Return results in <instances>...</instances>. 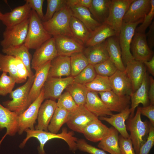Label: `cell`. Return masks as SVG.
<instances>
[{
  "instance_id": "obj_47",
  "label": "cell",
  "mask_w": 154,
  "mask_h": 154,
  "mask_svg": "<svg viewBox=\"0 0 154 154\" xmlns=\"http://www.w3.org/2000/svg\"><path fill=\"white\" fill-rule=\"evenodd\" d=\"M151 9L149 12L144 18L141 24L136 28L135 32L145 33L146 30L152 23L154 17V0H151Z\"/></svg>"
},
{
  "instance_id": "obj_39",
  "label": "cell",
  "mask_w": 154,
  "mask_h": 154,
  "mask_svg": "<svg viewBox=\"0 0 154 154\" xmlns=\"http://www.w3.org/2000/svg\"><path fill=\"white\" fill-rule=\"evenodd\" d=\"M70 76L74 77L89 64L88 59L83 52L74 53L70 56Z\"/></svg>"
},
{
  "instance_id": "obj_55",
  "label": "cell",
  "mask_w": 154,
  "mask_h": 154,
  "mask_svg": "<svg viewBox=\"0 0 154 154\" xmlns=\"http://www.w3.org/2000/svg\"><path fill=\"white\" fill-rule=\"evenodd\" d=\"M149 89L148 91V96L150 100V104L154 105V80L150 76L149 77Z\"/></svg>"
},
{
  "instance_id": "obj_24",
  "label": "cell",
  "mask_w": 154,
  "mask_h": 154,
  "mask_svg": "<svg viewBox=\"0 0 154 154\" xmlns=\"http://www.w3.org/2000/svg\"><path fill=\"white\" fill-rule=\"evenodd\" d=\"M84 106L96 116H105L113 114L112 112L107 108L99 97L98 92L89 91L88 92Z\"/></svg>"
},
{
  "instance_id": "obj_35",
  "label": "cell",
  "mask_w": 154,
  "mask_h": 154,
  "mask_svg": "<svg viewBox=\"0 0 154 154\" xmlns=\"http://www.w3.org/2000/svg\"><path fill=\"white\" fill-rule=\"evenodd\" d=\"M8 73L17 84L22 83L17 74L15 57L0 53V72Z\"/></svg>"
},
{
  "instance_id": "obj_51",
  "label": "cell",
  "mask_w": 154,
  "mask_h": 154,
  "mask_svg": "<svg viewBox=\"0 0 154 154\" xmlns=\"http://www.w3.org/2000/svg\"><path fill=\"white\" fill-rule=\"evenodd\" d=\"M15 57L18 75L22 83L25 81L27 78L30 77L29 74L22 61L18 58Z\"/></svg>"
},
{
  "instance_id": "obj_17",
  "label": "cell",
  "mask_w": 154,
  "mask_h": 154,
  "mask_svg": "<svg viewBox=\"0 0 154 154\" xmlns=\"http://www.w3.org/2000/svg\"><path fill=\"white\" fill-rule=\"evenodd\" d=\"M31 10L28 3L26 2L23 5L15 8L10 12L2 13L0 21L7 27L13 26L28 19Z\"/></svg>"
},
{
  "instance_id": "obj_16",
  "label": "cell",
  "mask_w": 154,
  "mask_h": 154,
  "mask_svg": "<svg viewBox=\"0 0 154 154\" xmlns=\"http://www.w3.org/2000/svg\"><path fill=\"white\" fill-rule=\"evenodd\" d=\"M100 98L108 109L111 112H120L129 106L130 96L118 95L112 90L99 92Z\"/></svg>"
},
{
  "instance_id": "obj_49",
  "label": "cell",
  "mask_w": 154,
  "mask_h": 154,
  "mask_svg": "<svg viewBox=\"0 0 154 154\" xmlns=\"http://www.w3.org/2000/svg\"><path fill=\"white\" fill-rule=\"evenodd\" d=\"M119 144L121 154H136L130 139L119 136Z\"/></svg>"
},
{
  "instance_id": "obj_19",
  "label": "cell",
  "mask_w": 154,
  "mask_h": 154,
  "mask_svg": "<svg viewBox=\"0 0 154 154\" xmlns=\"http://www.w3.org/2000/svg\"><path fill=\"white\" fill-rule=\"evenodd\" d=\"M109 78L112 90L116 94L130 96L133 93L131 82L125 71L117 70Z\"/></svg>"
},
{
  "instance_id": "obj_37",
  "label": "cell",
  "mask_w": 154,
  "mask_h": 154,
  "mask_svg": "<svg viewBox=\"0 0 154 154\" xmlns=\"http://www.w3.org/2000/svg\"><path fill=\"white\" fill-rule=\"evenodd\" d=\"M70 26L74 37L84 45L90 33L87 28L82 22L72 16Z\"/></svg>"
},
{
  "instance_id": "obj_40",
  "label": "cell",
  "mask_w": 154,
  "mask_h": 154,
  "mask_svg": "<svg viewBox=\"0 0 154 154\" xmlns=\"http://www.w3.org/2000/svg\"><path fill=\"white\" fill-rule=\"evenodd\" d=\"M84 85L89 91L99 92L112 90L109 77L98 74L91 82Z\"/></svg>"
},
{
  "instance_id": "obj_14",
  "label": "cell",
  "mask_w": 154,
  "mask_h": 154,
  "mask_svg": "<svg viewBox=\"0 0 154 154\" xmlns=\"http://www.w3.org/2000/svg\"><path fill=\"white\" fill-rule=\"evenodd\" d=\"M58 55L70 56L75 53L83 52L84 44L76 38L66 36L53 37Z\"/></svg>"
},
{
  "instance_id": "obj_38",
  "label": "cell",
  "mask_w": 154,
  "mask_h": 154,
  "mask_svg": "<svg viewBox=\"0 0 154 154\" xmlns=\"http://www.w3.org/2000/svg\"><path fill=\"white\" fill-rule=\"evenodd\" d=\"M69 112L57 107L48 125V130L51 133H57L62 125L66 123Z\"/></svg>"
},
{
  "instance_id": "obj_50",
  "label": "cell",
  "mask_w": 154,
  "mask_h": 154,
  "mask_svg": "<svg viewBox=\"0 0 154 154\" xmlns=\"http://www.w3.org/2000/svg\"><path fill=\"white\" fill-rule=\"evenodd\" d=\"M25 2L28 3L32 9L34 10L42 21L43 19L44 15L42 7L44 0H26Z\"/></svg>"
},
{
  "instance_id": "obj_2",
  "label": "cell",
  "mask_w": 154,
  "mask_h": 154,
  "mask_svg": "<svg viewBox=\"0 0 154 154\" xmlns=\"http://www.w3.org/2000/svg\"><path fill=\"white\" fill-rule=\"evenodd\" d=\"M72 16L70 7L66 4L56 12L50 20L42 21V24L46 30L52 37L62 36L74 38L70 26Z\"/></svg>"
},
{
  "instance_id": "obj_48",
  "label": "cell",
  "mask_w": 154,
  "mask_h": 154,
  "mask_svg": "<svg viewBox=\"0 0 154 154\" xmlns=\"http://www.w3.org/2000/svg\"><path fill=\"white\" fill-rule=\"evenodd\" d=\"M154 145V127L150 123L146 140L141 147L138 154H149Z\"/></svg>"
},
{
  "instance_id": "obj_1",
  "label": "cell",
  "mask_w": 154,
  "mask_h": 154,
  "mask_svg": "<svg viewBox=\"0 0 154 154\" xmlns=\"http://www.w3.org/2000/svg\"><path fill=\"white\" fill-rule=\"evenodd\" d=\"M27 135L25 138L19 145L20 148H23L28 140L31 137L36 138L39 141L40 146L38 148L39 154H46L44 149L45 144L49 140L55 138L62 139L68 145L70 150L73 152L77 149V138L74 136L73 133L68 131L66 127L62 129L60 133H54L43 130H32L29 129H25Z\"/></svg>"
},
{
  "instance_id": "obj_36",
  "label": "cell",
  "mask_w": 154,
  "mask_h": 154,
  "mask_svg": "<svg viewBox=\"0 0 154 154\" xmlns=\"http://www.w3.org/2000/svg\"><path fill=\"white\" fill-rule=\"evenodd\" d=\"M78 106H84L89 91L84 84L74 82L66 88Z\"/></svg>"
},
{
  "instance_id": "obj_7",
  "label": "cell",
  "mask_w": 154,
  "mask_h": 154,
  "mask_svg": "<svg viewBox=\"0 0 154 154\" xmlns=\"http://www.w3.org/2000/svg\"><path fill=\"white\" fill-rule=\"evenodd\" d=\"M143 19L137 22L126 23L123 22L118 36L122 59L124 65L134 60L130 51V45L136 28Z\"/></svg>"
},
{
  "instance_id": "obj_18",
  "label": "cell",
  "mask_w": 154,
  "mask_h": 154,
  "mask_svg": "<svg viewBox=\"0 0 154 154\" xmlns=\"http://www.w3.org/2000/svg\"><path fill=\"white\" fill-rule=\"evenodd\" d=\"M19 115L0 104V131L5 128L6 132L0 141L1 143L7 135H15L18 131Z\"/></svg>"
},
{
  "instance_id": "obj_26",
  "label": "cell",
  "mask_w": 154,
  "mask_h": 154,
  "mask_svg": "<svg viewBox=\"0 0 154 154\" xmlns=\"http://www.w3.org/2000/svg\"><path fill=\"white\" fill-rule=\"evenodd\" d=\"M110 128L103 124L98 118L90 123L82 133L88 140L93 142L100 141L108 133Z\"/></svg>"
},
{
  "instance_id": "obj_33",
  "label": "cell",
  "mask_w": 154,
  "mask_h": 154,
  "mask_svg": "<svg viewBox=\"0 0 154 154\" xmlns=\"http://www.w3.org/2000/svg\"><path fill=\"white\" fill-rule=\"evenodd\" d=\"M29 49L24 44L20 46L2 49V52L6 54L11 55L20 59L25 65L29 74L30 77L34 74L31 70V56Z\"/></svg>"
},
{
  "instance_id": "obj_29",
  "label": "cell",
  "mask_w": 154,
  "mask_h": 154,
  "mask_svg": "<svg viewBox=\"0 0 154 154\" xmlns=\"http://www.w3.org/2000/svg\"><path fill=\"white\" fill-rule=\"evenodd\" d=\"M83 52L87 58L89 64L93 65L109 58L105 41L99 44L87 46Z\"/></svg>"
},
{
  "instance_id": "obj_30",
  "label": "cell",
  "mask_w": 154,
  "mask_h": 154,
  "mask_svg": "<svg viewBox=\"0 0 154 154\" xmlns=\"http://www.w3.org/2000/svg\"><path fill=\"white\" fill-rule=\"evenodd\" d=\"M105 41L109 58L114 63L118 70L125 71V67L122 59L118 36L109 37Z\"/></svg>"
},
{
  "instance_id": "obj_11",
  "label": "cell",
  "mask_w": 154,
  "mask_h": 154,
  "mask_svg": "<svg viewBox=\"0 0 154 154\" xmlns=\"http://www.w3.org/2000/svg\"><path fill=\"white\" fill-rule=\"evenodd\" d=\"M74 82V77L48 78L43 87L44 99L55 101L62 94L64 90Z\"/></svg>"
},
{
  "instance_id": "obj_25",
  "label": "cell",
  "mask_w": 154,
  "mask_h": 154,
  "mask_svg": "<svg viewBox=\"0 0 154 154\" xmlns=\"http://www.w3.org/2000/svg\"><path fill=\"white\" fill-rule=\"evenodd\" d=\"M149 84V77L146 72L141 85L130 96L131 103L130 117L133 116L135 109L140 104H141L143 107L148 106L149 102L148 96Z\"/></svg>"
},
{
  "instance_id": "obj_54",
  "label": "cell",
  "mask_w": 154,
  "mask_h": 154,
  "mask_svg": "<svg viewBox=\"0 0 154 154\" xmlns=\"http://www.w3.org/2000/svg\"><path fill=\"white\" fill-rule=\"evenodd\" d=\"M148 44L150 49L154 46V22H152L149 26V31L146 34Z\"/></svg>"
},
{
  "instance_id": "obj_21",
  "label": "cell",
  "mask_w": 154,
  "mask_h": 154,
  "mask_svg": "<svg viewBox=\"0 0 154 154\" xmlns=\"http://www.w3.org/2000/svg\"><path fill=\"white\" fill-rule=\"evenodd\" d=\"M125 72L131 81L133 93L139 87L143 80L146 72L144 64L142 62L132 60L126 64Z\"/></svg>"
},
{
  "instance_id": "obj_45",
  "label": "cell",
  "mask_w": 154,
  "mask_h": 154,
  "mask_svg": "<svg viewBox=\"0 0 154 154\" xmlns=\"http://www.w3.org/2000/svg\"><path fill=\"white\" fill-rule=\"evenodd\" d=\"M66 0H47V7L42 22L47 21L51 19L56 12L66 4Z\"/></svg>"
},
{
  "instance_id": "obj_28",
  "label": "cell",
  "mask_w": 154,
  "mask_h": 154,
  "mask_svg": "<svg viewBox=\"0 0 154 154\" xmlns=\"http://www.w3.org/2000/svg\"><path fill=\"white\" fill-rule=\"evenodd\" d=\"M115 36H118L110 25L104 22L90 33L84 45L87 47L99 44L105 41L108 38Z\"/></svg>"
},
{
  "instance_id": "obj_41",
  "label": "cell",
  "mask_w": 154,
  "mask_h": 154,
  "mask_svg": "<svg viewBox=\"0 0 154 154\" xmlns=\"http://www.w3.org/2000/svg\"><path fill=\"white\" fill-rule=\"evenodd\" d=\"M97 74L94 65L89 64L78 74L74 77V82L85 84L93 81Z\"/></svg>"
},
{
  "instance_id": "obj_34",
  "label": "cell",
  "mask_w": 154,
  "mask_h": 154,
  "mask_svg": "<svg viewBox=\"0 0 154 154\" xmlns=\"http://www.w3.org/2000/svg\"><path fill=\"white\" fill-rule=\"evenodd\" d=\"M110 0H92L89 9L94 18L102 24L105 21L109 12Z\"/></svg>"
},
{
  "instance_id": "obj_13",
  "label": "cell",
  "mask_w": 154,
  "mask_h": 154,
  "mask_svg": "<svg viewBox=\"0 0 154 154\" xmlns=\"http://www.w3.org/2000/svg\"><path fill=\"white\" fill-rule=\"evenodd\" d=\"M131 54L134 60L144 62L150 60L153 52L148 44L145 33L135 32L130 45Z\"/></svg>"
},
{
  "instance_id": "obj_27",
  "label": "cell",
  "mask_w": 154,
  "mask_h": 154,
  "mask_svg": "<svg viewBox=\"0 0 154 154\" xmlns=\"http://www.w3.org/2000/svg\"><path fill=\"white\" fill-rule=\"evenodd\" d=\"M131 112L130 108L128 106L119 113L113 114L109 117H101L100 119L112 125L123 137L129 138V135L127 130L125 121L128 119Z\"/></svg>"
},
{
  "instance_id": "obj_15",
  "label": "cell",
  "mask_w": 154,
  "mask_h": 154,
  "mask_svg": "<svg viewBox=\"0 0 154 154\" xmlns=\"http://www.w3.org/2000/svg\"><path fill=\"white\" fill-rule=\"evenodd\" d=\"M151 7V0H134L125 13L123 22L132 23L143 19Z\"/></svg>"
},
{
  "instance_id": "obj_52",
  "label": "cell",
  "mask_w": 154,
  "mask_h": 154,
  "mask_svg": "<svg viewBox=\"0 0 154 154\" xmlns=\"http://www.w3.org/2000/svg\"><path fill=\"white\" fill-rule=\"evenodd\" d=\"M141 114L147 117L149 119L150 124L154 126V105L150 104L140 107Z\"/></svg>"
},
{
  "instance_id": "obj_53",
  "label": "cell",
  "mask_w": 154,
  "mask_h": 154,
  "mask_svg": "<svg viewBox=\"0 0 154 154\" xmlns=\"http://www.w3.org/2000/svg\"><path fill=\"white\" fill-rule=\"evenodd\" d=\"M92 0H66V4L69 7L78 6L89 9L91 6Z\"/></svg>"
},
{
  "instance_id": "obj_8",
  "label": "cell",
  "mask_w": 154,
  "mask_h": 154,
  "mask_svg": "<svg viewBox=\"0 0 154 154\" xmlns=\"http://www.w3.org/2000/svg\"><path fill=\"white\" fill-rule=\"evenodd\" d=\"M134 0H112L109 8L108 16L104 22L110 25L119 36L123 18Z\"/></svg>"
},
{
  "instance_id": "obj_23",
  "label": "cell",
  "mask_w": 154,
  "mask_h": 154,
  "mask_svg": "<svg viewBox=\"0 0 154 154\" xmlns=\"http://www.w3.org/2000/svg\"><path fill=\"white\" fill-rule=\"evenodd\" d=\"M71 70L70 56L58 55L51 61L48 78L69 76Z\"/></svg>"
},
{
  "instance_id": "obj_6",
  "label": "cell",
  "mask_w": 154,
  "mask_h": 154,
  "mask_svg": "<svg viewBox=\"0 0 154 154\" xmlns=\"http://www.w3.org/2000/svg\"><path fill=\"white\" fill-rule=\"evenodd\" d=\"M29 19L22 23L10 27H6L0 42L2 49L20 46L25 41L28 32Z\"/></svg>"
},
{
  "instance_id": "obj_3",
  "label": "cell",
  "mask_w": 154,
  "mask_h": 154,
  "mask_svg": "<svg viewBox=\"0 0 154 154\" xmlns=\"http://www.w3.org/2000/svg\"><path fill=\"white\" fill-rule=\"evenodd\" d=\"M29 20L28 32L24 44L29 49L36 50L52 37L45 29L41 20L33 9Z\"/></svg>"
},
{
  "instance_id": "obj_4",
  "label": "cell",
  "mask_w": 154,
  "mask_h": 154,
  "mask_svg": "<svg viewBox=\"0 0 154 154\" xmlns=\"http://www.w3.org/2000/svg\"><path fill=\"white\" fill-rule=\"evenodd\" d=\"M35 76L29 77L26 82L9 94L11 100L3 102V106L19 115L25 111L31 104L29 100V93Z\"/></svg>"
},
{
  "instance_id": "obj_57",
  "label": "cell",
  "mask_w": 154,
  "mask_h": 154,
  "mask_svg": "<svg viewBox=\"0 0 154 154\" xmlns=\"http://www.w3.org/2000/svg\"><path fill=\"white\" fill-rule=\"evenodd\" d=\"M2 13L0 12V17H1V16L2 14Z\"/></svg>"
},
{
  "instance_id": "obj_56",
  "label": "cell",
  "mask_w": 154,
  "mask_h": 154,
  "mask_svg": "<svg viewBox=\"0 0 154 154\" xmlns=\"http://www.w3.org/2000/svg\"><path fill=\"white\" fill-rule=\"evenodd\" d=\"M147 67L149 72L153 76H154V56L152 57L149 60L143 62Z\"/></svg>"
},
{
  "instance_id": "obj_43",
  "label": "cell",
  "mask_w": 154,
  "mask_h": 154,
  "mask_svg": "<svg viewBox=\"0 0 154 154\" xmlns=\"http://www.w3.org/2000/svg\"><path fill=\"white\" fill-rule=\"evenodd\" d=\"M16 83L15 80L7 75V73L2 72L0 76V96H5L10 94Z\"/></svg>"
},
{
  "instance_id": "obj_44",
  "label": "cell",
  "mask_w": 154,
  "mask_h": 154,
  "mask_svg": "<svg viewBox=\"0 0 154 154\" xmlns=\"http://www.w3.org/2000/svg\"><path fill=\"white\" fill-rule=\"evenodd\" d=\"M56 103L57 107L63 108L69 112L74 111L78 107L67 91L62 94L58 99Z\"/></svg>"
},
{
  "instance_id": "obj_42",
  "label": "cell",
  "mask_w": 154,
  "mask_h": 154,
  "mask_svg": "<svg viewBox=\"0 0 154 154\" xmlns=\"http://www.w3.org/2000/svg\"><path fill=\"white\" fill-rule=\"evenodd\" d=\"M94 66L97 74L108 77L113 74L118 70L110 58Z\"/></svg>"
},
{
  "instance_id": "obj_5",
  "label": "cell",
  "mask_w": 154,
  "mask_h": 154,
  "mask_svg": "<svg viewBox=\"0 0 154 154\" xmlns=\"http://www.w3.org/2000/svg\"><path fill=\"white\" fill-rule=\"evenodd\" d=\"M141 115L139 107L135 115L128 119L126 125L136 154H139L141 147L145 141V137L148 134L150 127V124L142 120Z\"/></svg>"
},
{
  "instance_id": "obj_32",
  "label": "cell",
  "mask_w": 154,
  "mask_h": 154,
  "mask_svg": "<svg viewBox=\"0 0 154 154\" xmlns=\"http://www.w3.org/2000/svg\"><path fill=\"white\" fill-rule=\"evenodd\" d=\"M98 146L111 154H121L119 147L117 130L113 127H110L109 133L100 141Z\"/></svg>"
},
{
  "instance_id": "obj_10",
  "label": "cell",
  "mask_w": 154,
  "mask_h": 154,
  "mask_svg": "<svg viewBox=\"0 0 154 154\" xmlns=\"http://www.w3.org/2000/svg\"><path fill=\"white\" fill-rule=\"evenodd\" d=\"M97 118L98 117L89 111L84 106H81L69 112L66 123L72 131L82 133L85 127Z\"/></svg>"
},
{
  "instance_id": "obj_46",
  "label": "cell",
  "mask_w": 154,
  "mask_h": 154,
  "mask_svg": "<svg viewBox=\"0 0 154 154\" xmlns=\"http://www.w3.org/2000/svg\"><path fill=\"white\" fill-rule=\"evenodd\" d=\"M76 146L77 149L90 154H107L103 150L88 144L83 139L77 140Z\"/></svg>"
},
{
  "instance_id": "obj_12",
  "label": "cell",
  "mask_w": 154,
  "mask_h": 154,
  "mask_svg": "<svg viewBox=\"0 0 154 154\" xmlns=\"http://www.w3.org/2000/svg\"><path fill=\"white\" fill-rule=\"evenodd\" d=\"M58 55L54 39L52 37L35 50L31 60V68L35 70Z\"/></svg>"
},
{
  "instance_id": "obj_9",
  "label": "cell",
  "mask_w": 154,
  "mask_h": 154,
  "mask_svg": "<svg viewBox=\"0 0 154 154\" xmlns=\"http://www.w3.org/2000/svg\"><path fill=\"white\" fill-rule=\"evenodd\" d=\"M42 88L38 98L29 107L18 116V131L19 135L22 134L25 129H35L34 124L37 119L40 106L44 100Z\"/></svg>"
},
{
  "instance_id": "obj_31",
  "label": "cell",
  "mask_w": 154,
  "mask_h": 154,
  "mask_svg": "<svg viewBox=\"0 0 154 154\" xmlns=\"http://www.w3.org/2000/svg\"><path fill=\"white\" fill-rule=\"evenodd\" d=\"M70 7L72 16L82 22L90 33L101 25V23L94 18L88 9L78 6H72Z\"/></svg>"
},
{
  "instance_id": "obj_20",
  "label": "cell",
  "mask_w": 154,
  "mask_h": 154,
  "mask_svg": "<svg viewBox=\"0 0 154 154\" xmlns=\"http://www.w3.org/2000/svg\"><path fill=\"white\" fill-rule=\"evenodd\" d=\"M51 61L42 65L35 71V79L30 89L29 98L32 103L38 96L48 76Z\"/></svg>"
},
{
  "instance_id": "obj_22",
  "label": "cell",
  "mask_w": 154,
  "mask_h": 154,
  "mask_svg": "<svg viewBox=\"0 0 154 154\" xmlns=\"http://www.w3.org/2000/svg\"><path fill=\"white\" fill-rule=\"evenodd\" d=\"M57 107L56 102L50 100H46L42 104L38 112L35 129L48 131V125Z\"/></svg>"
}]
</instances>
